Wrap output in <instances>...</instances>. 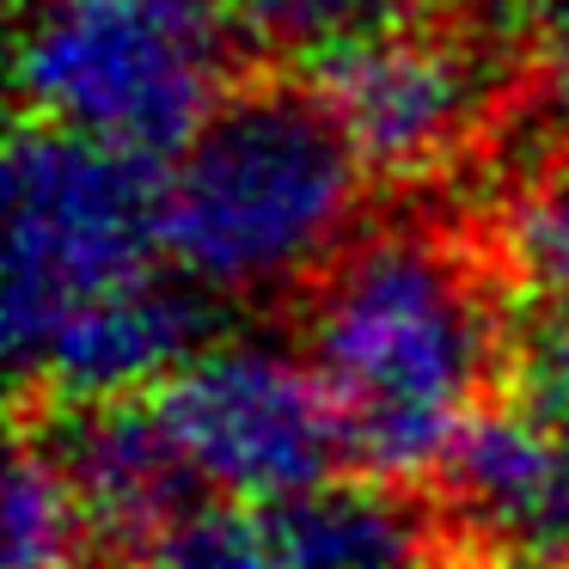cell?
Wrapping results in <instances>:
<instances>
[{"mask_svg": "<svg viewBox=\"0 0 569 569\" xmlns=\"http://www.w3.org/2000/svg\"><path fill=\"white\" fill-rule=\"evenodd\" d=\"M483 239H490L496 263H502L508 288H515L520 312L569 325V172L545 166L527 172L496 214H483Z\"/></svg>", "mask_w": 569, "mask_h": 569, "instance_id": "10", "label": "cell"}, {"mask_svg": "<svg viewBox=\"0 0 569 569\" xmlns=\"http://www.w3.org/2000/svg\"><path fill=\"white\" fill-rule=\"evenodd\" d=\"M258 520L282 569H453V539L429 490H398L356 471L258 508Z\"/></svg>", "mask_w": 569, "mask_h": 569, "instance_id": "9", "label": "cell"}, {"mask_svg": "<svg viewBox=\"0 0 569 569\" xmlns=\"http://www.w3.org/2000/svg\"><path fill=\"white\" fill-rule=\"evenodd\" d=\"M123 569H282V557L258 515L202 502L184 520H172L160 539L141 545Z\"/></svg>", "mask_w": 569, "mask_h": 569, "instance_id": "13", "label": "cell"}, {"mask_svg": "<svg viewBox=\"0 0 569 569\" xmlns=\"http://www.w3.org/2000/svg\"><path fill=\"white\" fill-rule=\"evenodd\" d=\"M160 172L141 153L68 136L56 123L13 129L7 148V356L13 380L99 300L172 270L160 227Z\"/></svg>", "mask_w": 569, "mask_h": 569, "instance_id": "4", "label": "cell"}, {"mask_svg": "<svg viewBox=\"0 0 569 569\" xmlns=\"http://www.w3.org/2000/svg\"><path fill=\"white\" fill-rule=\"evenodd\" d=\"M429 502L478 569H569V417L502 386L453 435Z\"/></svg>", "mask_w": 569, "mask_h": 569, "instance_id": "7", "label": "cell"}, {"mask_svg": "<svg viewBox=\"0 0 569 569\" xmlns=\"http://www.w3.org/2000/svg\"><path fill=\"white\" fill-rule=\"evenodd\" d=\"M99 557L68 478L31 435L13 429L7 459V569H80Z\"/></svg>", "mask_w": 569, "mask_h": 569, "instance_id": "11", "label": "cell"}, {"mask_svg": "<svg viewBox=\"0 0 569 569\" xmlns=\"http://www.w3.org/2000/svg\"><path fill=\"white\" fill-rule=\"evenodd\" d=\"M532 7H539V13H551L557 26H569V0H532Z\"/></svg>", "mask_w": 569, "mask_h": 569, "instance_id": "14", "label": "cell"}, {"mask_svg": "<svg viewBox=\"0 0 569 569\" xmlns=\"http://www.w3.org/2000/svg\"><path fill=\"white\" fill-rule=\"evenodd\" d=\"M26 117L166 166L246 80L227 0H19Z\"/></svg>", "mask_w": 569, "mask_h": 569, "instance_id": "3", "label": "cell"}, {"mask_svg": "<svg viewBox=\"0 0 569 569\" xmlns=\"http://www.w3.org/2000/svg\"><path fill=\"white\" fill-rule=\"evenodd\" d=\"M368 190L307 74H246L160 172L166 258L214 300L307 295L361 233Z\"/></svg>", "mask_w": 569, "mask_h": 569, "instance_id": "2", "label": "cell"}, {"mask_svg": "<svg viewBox=\"0 0 569 569\" xmlns=\"http://www.w3.org/2000/svg\"><path fill=\"white\" fill-rule=\"evenodd\" d=\"M300 337L349 471L429 490L453 435L508 386L515 288L483 227L405 214L361 227L300 295Z\"/></svg>", "mask_w": 569, "mask_h": 569, "instance_id": "1", "label": "cell"}, {"mask_svg": "<svg viewBox=\"0 0 569 569\" xmlns=\"http://www.w3.org/2000/svg\"><path fill=\"white\" fill-rule=\"evenodd\" d=\"M19 435L56 459L92 545L104 557H136L172 520L202 508V478L184 466L153 398H80V405H19Z\"/></svg>", "mask_w": 569, "mask_h": 569, "instance_id": "8", "label": "cell"}, {"mask_svg": "<svg viewBox=\"0 0 569 569\" xmlns=\"http://www.w3.org/2000/svg\"><path fill=\"white\" fill-rule=\"evenodd\" d=\"M300 74L325 92L373 184L453 178L527 99V68H502L490 31L441 19L435 7L319 56Z\"/></svg>", "mask_w": 569, "mask_h": 569, "instance_id": "5", "label": "cell"}, {"mask_svg": "<svg viewBox=\"0 0 569 569\" xmlns=\"http://www.w3.org/2000/svg\"><path fill=\"white\" fill-rule=\"evenodd\" d=\"M227 13H233L246 50H258L263 62L307 68L343 43L398 26V19L429 13V0H227Z\"/></svg>", "mask_w": 569, "mask_h": 569, "instance_id": "12", "label": "cell"}, {"mask_svg": "<svg viewBox=\"0 0 569 569\" xmlns=\"http://www.w3.org/2000/svg\"><path fill=\"white\" fill-rule=\"evenodd\" d=\"M557 166H563V172H569V141H563V148H557Z\"/></svg>", "mask_w": 569, "mask_h": 569, "instance_id": "15", "label": "cell"}, {"mask_svg": "<svg viewBox=\"0 0 569 569\" xmlns=\"http://www.w3.org/2000/svg\"><path fill=\"white\" fill-rule=\"evenodd\" d=\"M148 398L202 490L227 502L276 508L349 466L331 392L288 349L209 343Z\"/></svg>", "mask_w": 569, "mask_h": 569, "instance_id": "6", "label": "cell"}]
</instances>
